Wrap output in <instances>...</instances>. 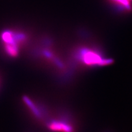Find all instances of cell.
Returning a JSON list of instances; mask_svg holds the SVG:
<instances>
[{
  "instance_id": "4",
  "label": "cell",
  "mask_w": 132,
  "mask_h": 132,
  "mask_svg": "<svg viewBox=\"0 0 132 132\" xmlns=\"http://www.w3.org/2000/svg\"><path fill=\"white\" fill-rule=\"evenodd\" d=\"M6 52L11 57H16L18 54V45L5 44Z\"/></svg>"
},
{
  "instance_id": "1",
  "label": "cell",
  "mask_w": 132,
  "mask_h": 132,
  "mask_svg": "<svg viewBox=\"0 0 132 132\" xmlns=\"http://www.w3.org/2000/svg\"><path fill=\"white\" fill-rule=\"evenodd\" d=\"M78 57L82 62L89 66H103L110 64L112 62L110 59H102L97 52L86 48L80 51Z\"/></svg>"
},
{
  "instance_id": "3",
  "label": "cell",
  "mask_w": 132,
  "mask_h": 132,
  "mask_svg": "<svg viewBox=\"0 0 132 132\" xmlns=\"http://www.w3.org/2000/svg\"><path fill=\"white\" fill-rule=\"evenodd\" d=\"M23 100L25 102V103H26V104L28 105V106L29 107V109L31 110L32 112L34 113L36 117H41L40 112L38 110V109L37 108L36 106H35L34 103L32 102L31 100H30V99L27 96H25L23 97Z\"/></svg>"
},
{
  "instance_id": "2",
  "label": "cell",
  "mask_w": 132,
  "mask_h": 132,
  "mask_svg": "<svg viewBox=\"0 0 132 132\" xmlns=\"http://www.w3.org/2000/svg\"><path fill=\"white\" fill-rule=\"evenodd\" d=\"M48 128L54 131L73 132V127L69 124L63 121H52L49 123Z\"/></svg>"
}]
</instances>
